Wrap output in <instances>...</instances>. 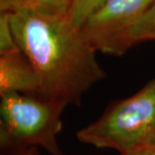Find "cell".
I'll list each match as a JSON object with an SVG mask.
<instances>
[{
	"label": "cell",
	"mask_w": 155,
	"mask_h": 155,
	"mask_svg": "<svg viewBox=\"0 0 155 155\" xmlns=\"http://www.w3.org/2000/svg\"><path fill=\"white\" fill-rule=\"evenodd\" d=\"M6 11L15 41L38 75V97L64 108L78 106L85 93L106 77L96 49L70 16L42 15L22 5Z\"/></svg>",
	"instance_id": "cell-1"
},
{
	"label": "cell",
	"mask_w": 155,
	"mask_h": 155,
	"mask_svg": "<svg viewBox=\"0 0 155 155\" xmlns=\"http://www.w3.org/2000/svg\"><path fill=\"white\" fill-rule=\"evenodd\" d=\"M155 135V79L130 97L111 103L95 122L77 132V139L121 155L144 146Z\"/></svg>",
	"instance_id": "cell-2"
},
{
	"label": "cell",
	"mask_w": 155,
	"mask_h": 155,
	"mask_svg": "<svg viewBox=\"0 0 155 155\" xmlns=\"http://www.w3.org/2000/svg\"><path fill=\"white\" fill-rule=\"evenodd\" d=\"M0 144L7 152L42 148L63 155L58 135L63 129L64 106L35 95L8 93L0 96Z\"/></svg>",
	"instance_id": "cell-3"
},
{
	"label": "cell",
	"mask_w": 155,
	"mask_h": 155,
	"mask_svg": "<svg viewBox=\"0 0 155 155\" xmlns=\"http://www.w3.org/2000/svg\"><path fill=\"white\" fill-rule=\"evenodd\" d=\"M153 0H106L81 26L96 51L121 57L132 48L129 33Z\"/></svg>",
	"instance_id": "cell-4"
},
{
	"label": "cell",
	"mask_w": 155,
	"mask_h": 155,
	"mask_svg": "<svg viewBox=\"0 0 155 155\" xmlns=\"http://www.w3.org/2000/svg\"><path fill=\"white\" fill-rule=\"evenodd\" d=\"M38 92L35 68L19 48L0 54V96L8 93L38 96Z\"/></svg>",
	"instance_id": "cell-5"
},
{
	"label": "cell",
	"mask_w": 155,
	"mask_h": 155,
	"mask_svg": "<svg viewBox=\"0 0 155 155\" xmlns=\"http://www.w3.org/2000/svg\"><path fill=\"white\" fill-rule=\"evenodd\" d=\"M74 0H0L1 11L13 5H22L48 16H69Z\"/></svg>",
	"instance_id": "cell-6"
},
{
	"label": "cell",
	"mask_w": 155,
	"mask_h": 155,
	"mask_svg": "<svg viewBox=\"0 0 155 155\" xmlns=\"http://www.w3.org/2000/svg\"><path fill=\"white\" fill-rule=\"evenodd\" d=\"M146 40H155V0L139 18L129 33L131 46Z\"/></svg>",
	"instance_id": "cell-7"
},
{
	"label": "cell",
	"mask_w": 155,
	"mask_h": 155,
	"mask_svg": "<svg viewBox=\"0 0 155 155\" xmlns=\"http://www.w3.org/2000/svg\"><path fill=\"white\" fill-rule=\"evenodd\" d=\"M106 0H74L70 18L78 26H82L87 18L98 9Z\"/></svg>",
	"instance_id": "cell-8"
},
{
	"label": "cell",
	"mask_w": 155,
	"mask_h": 155,
	"mask_svg": "<svg viewBox=\"0 0 155 155\" xmlns=\"http://www.w3.org/2000/svg\"><path fill=\"white\" fill-rule=\"evenodd\" d=\"M18 48L11 27L10 12L1 11L0 14V54Z\"/></svg>",
	"instance_id": "cell-9"
},
{
	"label": "cell",
	"mask_w": 155,
	"mask_h": 155,
	"mask_svg": "<svg viewBox=\"0 0 155 155\" xmlns=\"http://www.w3.org/2000/svg\"><path fill=\"white\" fill-rule=\"evenodd\" d=\"M122 155H155V146L152 145H144L136 149L129 151Z\"/></svg>",
	"instance_id": "cell-10"
},
{
	"label": "cell",
	"mask_w": 155,
	"mask_h": 155,
	"mask_svg": "<svg viewBox=\"0 0 155 155\" xmlns=\"http://www.w3.org/2000/svg\"><path fill=\"white\" fill-rule=\"evenodd\" d=\"M2 155H39L38 148H26L22 150L9 151V152L3 153Z\"/></svg>",
	"instance_id": "cell-11"
},
{
	"label": "cell",
	"mask_w": 155,
	"mask_h": 155,
	"mask_svg": "<svg viewBox=\"0 0 155 155\" xmlns=\"http://www.w3.org/2000/svg\"><path fill=\"white\" fill-rule=\"evenodd\" d=\"M146 145H152V146H155V135H153V137L148 141V143Z\"/></svg>",
	"instance_id": "cell-12"
}]
</instances>
